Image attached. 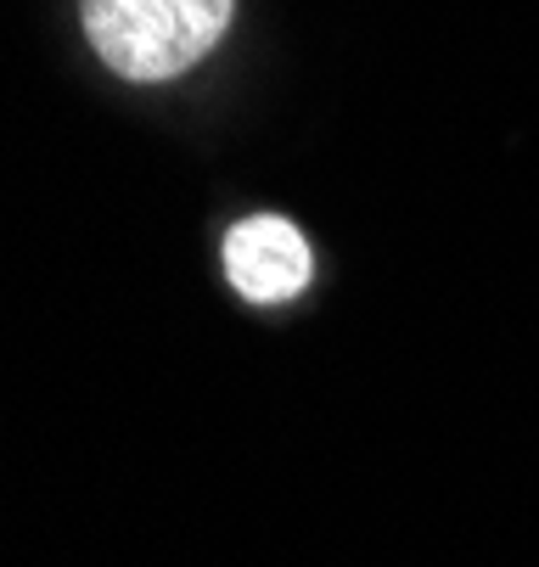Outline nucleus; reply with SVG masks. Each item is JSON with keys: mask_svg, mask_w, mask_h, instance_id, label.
<instances>
[{"mask_svg": "<svg viewBox=\"0 0 539 567\" xmlns=\"http://www.w3.org/2000/svg\"><path fill=\"white\" fill-rule=\"evenodd\" d=\"M230 7L237 0H80V18L113 73L158 85L197 68L219 45Z\"/></svg>", "mask_w": 539, "mask_h": 567, "instance_id": "obj_1", "label": "nucleus"}, {"mask_svg": "<svg viewBox=\"0 0 539 567\" xmlns=\"http://www.w3.org/2000/svg\"><path fill=\"white\" fill-rule=\"evenodd\" d=\"M310 241L303 230L281 214H259L242 219L237 230L225 236V276L248 303H287L310 287Z\"/></svg>", "mask_w": 539, "mask_h": 567, "instance_id": "obj_2", "label": "nucleus"}]
</instances>
